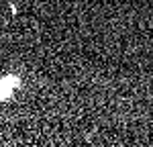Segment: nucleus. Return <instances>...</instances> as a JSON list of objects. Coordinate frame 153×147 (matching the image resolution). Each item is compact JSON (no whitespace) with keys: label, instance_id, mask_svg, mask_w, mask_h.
<instances>
[{"label":"nucleus","instance_id":"f257e3e1","mask_svg":"<svg viewBox=\"0 0 153 147\" xmlns=\"http://www.w3.org/2000/svg\"><path fill=\"white\" fill-rule=\"evenodd\" d=\"M14 80V76H4L2 80H0V100H6V98H10L12 94V86L10 82Z\"/></svg>","mask_w":153,"mask_h":147}]
</instances>
